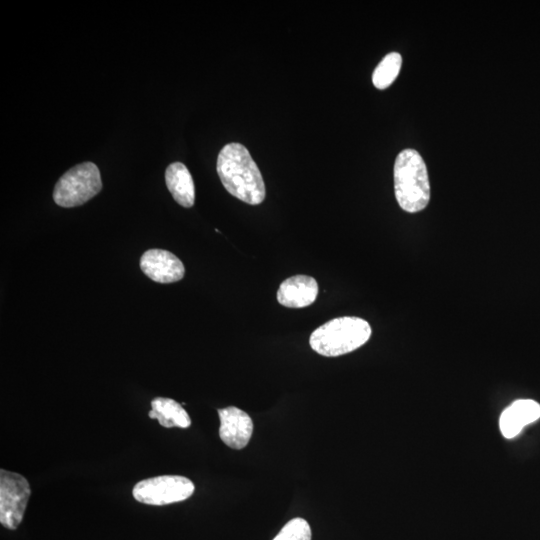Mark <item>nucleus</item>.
I'll return each mask as SVG.
<instances>
[{"label":"nucleus","instance_id":"nucleus-8","mask_svg":"<svg viewBox=\"0 0 540 540\" xmlns=\"http://www.w3.org/2000/svg\"><path fill=\"white\" fill-rule=\"evenodd\" d=\"M220 418L219 436L230 448H244L253 433V422L243 410L229 406L218 409Z\"/></svg>","mask_w":540,"mask_h":540},{"label":"nucleus","instance_id":"nucleus-14","mask_svg":"<svg viewBox=\"0 0 540 540\" xmlns=\"http://www.w3.org/2000/svg\"><path fill=\"white\" fill-rule=\"evenodd\" d=\"M273 540H311V528L303 518L287 522Z\"/></svg>","mask_w":540,"mask_h":540},{"label":"nucleus","instance_id":"nucleus-11","mask_svg":"<svg viewBox=\"0 0 540 540\" xmlns=\"http://www.w3.org/2000/svg\"><path fill=\"white\" fill-rule=\"evenodd\" d=\"M165 182L174 200L189 208L195 202V186L187 167L181 162L171 163L165 172Z\"/></svg>","mask_w":540,"mask_h":540},{"label":"nucleus","instance_id":"nucleus-1","mask_svg":"<svg viewBox=\"0 0 540 540\" xmlns=\"http://www.w3.org/2000/svg\"><path fill=\"white\" fill-rule=\"evenodd\" d=\"M216 169L223 186L232 196L250 205L263 202L265 184L245 146L236 142L225 145L217 157Z\"/></svg>","mask_w":540,"mask_h":540},{"label":"nucleus","instance_id":"nucleus-7","mask_svg":"<svg viewBox=\"0 0 540 540\" xmlns=\"http://www.w3.org/2000/svg\"><path fill=\"white\" fill-rule=\"evenodd\" d=\"M140 268L147 277L158 283L179 281L185 273L181 260L173 253L162 249L144 252L140 259Z\"/></svg>","mask_w":540,"mask_h":540},{"label":"nucleus","instance_id":"nucleus-13","mask_svg":"<svg viewBox=\"0 0 540 540\" xmlns=\"http://www.w3.org/2000/svg\"><path fill=\"white\" fill-rule=\"evenodd\" d=\"M402 64L401 55L397 52L387 54L377 65L372 75V82L378 89L389 87L396 79Z\"/></svg>","mask_w":540,"mask_h":540},{"label":"nucleus","instance_id":"nucleus-6","mask_svg":"<svg viewBox=\"0 0 540 540\" xmlns=\"http://www.w3.org/2000/svg\"><path fill=\"white\" fill-rule=\"evenodd\" d=\"M27 479L22 475L4 469L0 470V522L7 529L14 530L23 519L30 496Z\"/></svg>","mask_w":540,"mask_h":540},{"label":"nucleus","instance_id":"nucleus-5","mask_svg":"<svg viewBox=\"0 0 540 540\" xmlns=\"http://www.w3.org/2000/svg\"><path fill=\"white\" fill-rule=\"evenodd\" d=\"M194 492V484L186 477L162 475L138 482L133 490V497L148 505H166L189 498Z\"/></svg>","mask_w":540,"mask_h":540},{"label":"nucleus","instance_id":"nucleus-10","mask_svg":"<svg viewBox=\"0 0 540 540\" xmlns=\"http://www.w3.org/2000/svg\"><path fill=\"white\" fill-rule=\"evenodd\" d=\"M540 418V404L531 399H519L508 406L501 414L499 427L502 435L511 439L522 429Z\"/></svg>","mask_w":540,"mask_h":540},{"label":"nucleus","instance_id":"nucleus-2","mask_svg":"<svg viewBox=\"0 0 540 540\" xmlns=\"http://www.w3.org/2000/svg\"><path fill=\"white\" fill-rule=\"evenodd\" d=\"M394 192L399 206L406 212L423 210L430 200L427 167L414 149L401 151L394 163Z\"/></svg>","mask_w":540,"mask_h":540},{"label":"nucleus","instance_id":"nucleus-12","mask_svg":"<svg viewBox=\"0 0 540 540\" xmlns=\"http://www.w3.org/2000/svg\"><path fill=\"white\" fill-rule=\"evenodd\" d=\"M148 416L166 428H187L191 425V419L182 405L170 398H154Z\"/></svg>","mask_w":540,"mask_h":540},{"label":"nucleus","instance_id":"nucleus-9","mask_svg":"<svg viewBox=\"0 0 540 540\" xmlns=\"http://www.w3.org/2000/svg\"><path fill=\"white\" fill-rule=\"evenodd\" d=\"M317 281L306 275H295L284 280L277 291V301L288 308H303L317 298Z\"/></svg>","mask_w":540,"mask_h":540},{"label":"nucleus","instance_id":"nucleus-4","mask_svg":"<svg viewBox=\"0 0 540 540\" xmlns=\"http://www.w3.org/2000/svg\"><path fill=\"white\" fill-rule=\"evenodd\" d=\"M101 188L98 167L92 162H84L72 167L59 178L53 199L61 207H75L90 200Z\"/></svg>","mask_w":540,"mask_h":540},{"label":"nucleus","instance_id":"nucleus-3","mask_svg":"<svg viewBox=\"0 0 540 540\" xmlns=\"http://www.w3.org/2000/svg\"><path fill=\"white\" fill-rule=\"evenodd\" d=\"M371 336L369 323L359 317L334 318L314 330L310 336L311 348L320 355L336 357L356 350Z\"/></svg>","mask_w":540,"mask_h":540}]
</instances>
